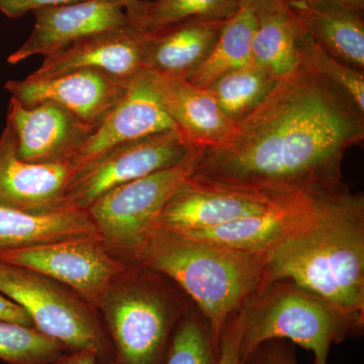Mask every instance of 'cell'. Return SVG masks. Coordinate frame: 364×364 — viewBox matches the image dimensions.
I'll return each mask as SVG.
<instances>
[{"instance_id": "obj_36", "label": "cell", "mask_w": 364, "mask_h": 364, "mask_svg": "<svg viewBox=\"0 0 364 364\" xmlns=\"http://www.w3.org/2000/svg\"><path fill=\"white\" fill-rule=\"evenodd\" d=\"M109 364H119L117 363V361H114V363H109Z\"/></svg>"}, {"instance_id": "obj_27", "label": "cell", "mask_w": 364, "mask_h": 364, "mask_svg": "<svg viewBox=\"0 0 364 364\" xmlns=\"http://www.w3.org/2000/svg\"><path fill=\"white\" fill-rule=\"evenodd\" d=\"M65 351L37 328L0 320V359L7 364H51Z\"/></svg>"}, {"instance_id": "obj_3", "label": "cell", "mask_w": 364, "mask_h": 364, "mask_svg": "<svg viewBox=\"0 0 364 364\" xmlns=\"http://www.w3.org/2000/svg\"><path fill=\"white\" fill-rule=\"evenodd\" d=\"M130 255L136 264L173 282L210 324L215 341L228 318L264 282V257L151 229Z\"/></svg>"}, {"instance_id": "obj_26", "label": "cell", "mask_w": 364, "mask_h": 364, "mask_svg": "<svg viewBox=\"0 0 364 364\" xmlns=\"http://www.w3.org/2000/svg\"><path fill=\"white\" fill-rule=\"evenodd\" d=\"M219 356L210 324L191 305L177 323L164 364H218Z\"/></svg>"}, {"instance_id": "obj_31", "label": "cell", "mask_w": 364, "mask_h": 364, "mask_svg": "<svg viewBox=\"0 0 364 364\" xmlns=\"http://www.w3.org/2000/svg\"><path fill=\"white\" fill-rule=\"evenodd\" d=\"M88 0H0V11L7 18H18L46 6H63Z\"/></svg>"}, {"instance_id": "obj_12", "label": "cell", "mask_w": 364, "mask_h": 364, "mask_svg": "<svg viewBox=\"0 0 364 364\" xmlns=\"http://www.w3.org/2000/svg\"><path fill=\"white\" fill-rule=\"evenodd\" d=\"M75 168L71 163H31L16 154L11 124L0 136V205L33 215L69 210L66 191Z\"/></svg>"}, {"instance_id": "obj_32", "label": "cell", "mask_w": 364, "mask_h": 364, "mask_svg": "<svg viewBox=\"0 0 364 364\" xmlns=\"http://www.w3.org/2000/svg\"><path fill=\"white\" fill-rule=\"evenodd\" d=\"M0 320L33 327L32 318L18 304L0 293Z\"/></svg>"}, {"instance_id": "obj_17", "label": "cell", "mask_w": 364, "mask_h": 364, "mask_svg": "<svg viewBox=\"0 0 364 364\" xmlns=\"http://www.w3.org/2000/svg\"><path fill=\"white\" fill-rule=\"evenodd\" d=\"M144 40L145 33L130 23L95 33L64 51L46 57L40 68L28 77L41 80L81 69H95L131 79L144 71Z\"/></svg>"}, {"instance_id": "obj_7", "label": "cell", "mask_w": 364, "mask_h": 364, "mask_svg": "<svg viewBox=\"0 0 364 364\" xmlns=\"http://www.w3.org/2000/svg\"><path fill=\"white\" fill-rule=\"evenodd\" d=\"M198 150L176 165L127 182L100 196L86 212L109 249L131 254L179 186L195 171Z\"/></svg>"}, {"instance_id": "obj_22", "label": "cell", "mask_w": 364, "mask_h": 364, "mask_svg": "<svg viewBox=\"0 0 364 364\" xmlns=\"http://www.w3.org/2000/svg\"><path fill=\"white\" fill-rule=\"evenodd\" d=\"M257 23V14L253 9L239 6L225 21L207 58L186 78L189 82L207 88L225 74L252 63L251 47Z\"/></svg>"}, {"instance_id": "obj_33", "label": "cell", "mask_w": 364, "mask_h": 364, "mask_svg": "<svg viewBox=\"0 0 364 364\" xmlns=\"http://www.w3.org/2000/svg\"><path fill=\"white\" fill-rule=\"evenodd\" d=\"M51 364H100V358L93 351L69 352L68 354H62Z\"/></svg>"}, {"instance_id": "obj_23", "label": "cell", "mask_w": 364, "mask_h": 364, "mask_svg": "<svg viewBox=\"0 0 364 364\" xmlns=\"http://www.w3.org/2000/svg\"><path fill=\"white\" fill-rule=\"evenodd\" d=\"M257 18L251 47L252 63L279 80L299 65V26L286 2L257 14Z\"/></svg>"}, {"instance_id": "obj_21", "label": "cell", "mask_w": 364, "mask_h": 364, "mask_svg": "<svg viewBox=\"0 0 364 364\" xmlns=\"http://www.w3.org/2000/svg\"><path fill=\"white\" fill-rule=\"evenodd\" d=\"M98 235L85 210L33 215L0 205V252Z\"/></svg>"}, {"instance_id": "obj_28", "label": "cell", "mask_w": 364, "mask_h": 364, "mask_svg": "<svg viewBox=\"0 0 364 364\" xmlns=\"http://www.w3.org/2000/svg\"><path fill=\"white\" fill-rule=\"evenodd\" d=\"M298 49L299 59L336 86L364 112V71L347 65L331 56L301 28Z\"/></svg>"}, {"instance_id": "obj_11", "label": "cell", "mask_w": 364, "mask_h": 364, "mask_svg": "<svg viewBox=\"0 0 364 364\" xmlns=\"http://www.w3.org/2000/svg\"><path fill=\"white\" fill-rule=\"evenodd\" d=\"M336 191H303L293 193L284 196L279 203L260 214L250 215L223 226L176 236L208 242L240 252L264 257L294 232L305 226L317 214L328 196Z\"/></svg>"}, {"instance_id": "obj_1", "label": "cell", "mask_w": 364, "mask_h": 364, "mask_svg": "<svg viewBox=\"0 0 364 364\" xmlns=\"http://www.w3.org/2000/svg\"><path fill=\"white\" fill-rule=\"evenodd\" d=\"M363 139L364 112L299 59L224 142L198 150L193 174L274 196L340 191L345 154Z\"/></svg>"}, {"instance_id": "obj_9", "label": "cell", "mask_w": 364, "mask_h": 364, "mask_svg": "<svg viewBox=\"0 0 364 364\" xmlns=\"http://www.w3.org/2000/svg\"><path fill=\"white\" fill-rule=\"evenodd\" d=\"M193 150L177 130L119 144L75 170L66 191L67 205L86 212L111 189L168 168Z\"/></svg>"}, {"instance_id": "obj_6", "label": "cell", "mask_w": 364, "mask_h": 364, "mask_svg": "<svg viewBox=\"0 0 364 364\" xmlns=\"http://www.w3.org/2000/svg\"><path fill=\"white\" fill-rule=\"evenodd\" d=\"M0 293L21 306L33 327L67 351H93L100 361H117L112 340L93 306L56 280L0 261Z\"/></svg>"}, {"instance_id": "obj_10", "label": "cell", "mask_w": 364, "mask_h": 364, "mask_svg": "<svg viewBox=\"0 0 364 364\" xmlns=\"http://www.w3.org/2000/svg\"><path fill=\"white\" fill-rule=\"evenodd\" d=\"M287 196L191 174L169 198L152 229L181 235L223 226L260 214Z\"/></svg>"}, {"instance_id": "obj_4", "label": "cell", "mask_w": 364, "mask_h": 364, "mask_svg": "<svg viewBox=\"0 0 364 364\" xmlns=\"http://www.w3.org/2000/svg\"><path fill=\"white\" fill-rule=\"evenodd\" d=\"M140 269L124 273L100 309L117 363L164 364L177 323L193 304L181 289L166 286L164 275Z\"/></svg>"}, {"instance_id": "obj_19", "label": "cell", "mask_w": 364, "mask_h": 364, "mask_svg": "<svg viewBox=\"0 0 364 364\" xmlns=\"http://www.w3.org/2000/svg\"><path fill=\"white\" fill-rule=\"evenodd\" d=\"M286 4L299 28L326 52L364 71L363 11L332 1Z\"/></svg>"}, {"instance_id": "obj_30", "label": "cell", "mask_w": 364, "mask_h": 364, "mask_svg": "<svg viewBox=\"0 0 364 364\" xmlns=\"http://www.w3.org/2000/svg\"><path fill=\"white\" fill-rule=\"evenodd\" d=\"M246 364H298L293 345L284 340H269L254 351Z\"/></svg>"}, {"instance_id": "obj_18", "label": "cell", "mask_w": 364, "mask_h": 364, "mask_svg": "<svg viewBox=\"0 0 364 364\" xmlns=\"http://www.w3.org/2000/svg\"><path fill=\"white\" fill-rule=\"evenodd\" d=\"M150 73L163 107L191 149H210L226 140L234 124L205 88L186 78Z\"/></svg>"}, {"instance_id": "obj_29", "label": "cell", "mask_w": 364, "mask_h": 364, "mask_svg": "<svg viewBox=\"0 0 364 364\" xmlns=\"http://www.w3.org/2000/svg\"><path fill=\"white\" fill-rule=\"evenodd\" d=\"M241 332L240 310L228 318L224 326L220 338V356L218 364H244L240 352Z\"/></svg>"}, {"instance_id": "obj_15", "label": "cell", "mask_w": 364, "mask_h": 364, "mask_svg": "<svg viewBox=\"0 0 364 364\" xmlns=\"http://www.w3.org/2000/svg\"><path fill=\"white\" fill-rule=\"evenodd\" d=\"M124 1L88 0L36 9L30 38L7 61L14 65L35 55L46 58L90 36L129 25Z\"/></svg>"}, {"instance_id": "obj_20", "label": "cell", "mask_w": 364, "mask_h": 364, "mask_svg": "<svg viewBox=\"0 0 364 364\" xmlns=\"http://www.w3.org/2000/svg\"><path fill=\"white\" fill-rule=\"evenodd\" d=\"M226 21H188L145 33L144 70L188 78L207 58Z\"/></svg>"}, {"instance_id": "obj_34", "label": "cell", "mask_w": 364, "mask_h": 364, "mask_svg": "<svg viewBox=\"0 0 364 364\" xmlns=\"http://www.w3.org/2000/svg\"><path fill=\"white\" fill-rule=\"evenodd\" d=\"M284 0H238L239 6H246L253 9L256 14L262 13L279 6Z\"/></svg>"}, {"instance_id": "obj_14", "label": "cell", "mask_w": 364, "mask_h": 364, "mask_svg": "<svg viewBox=\"0 0 364 364\" xmlns=\"http://www.w3.org/2000/svg\"><path fill=\"white\" fill-rule=\"evenodd\" d=\"M133 78L122 79L95 69H81L50 79L37 80L28 76L23 80H9L6 88L25 107L55 102L97 128Z\"/></svg>"}, {"instance_id": "obj_35", "label": "cell", "mask_w": 364, "mask_h": 364, "mask_svg": "<svg viewBox=\"0 0 364 364\" xmlns=\"http://www.w3.org/2000/svg\"><path fill=\"white\" fill-rule=\"evenodd\" d=\"M291 1H332L337 2V4H344V6L356 9V11H363L364 9V0H284V2Z\"/></svg>"}, {"instance_id": "obj_8", "label": "cell", "mask_w": 364, "mask_h": 364, "mask_svg": "<svg viewBox=\"0 0 364 364\" xmlns=\"http://www.w3.org/2000/svg\"><path fill=\"white\" fill-rule=\"evenodd\" d=\"M0 261L56 280L98 309L127 272L100 235L2 251Z\"/></svg>"}, {"instance_id": "obj_5", "label": "cell", "mask_w": 364, "mask_h": 364, "mask_svg": "<svg viewBox=\"0 0 364 364\" xmlns=\"http://www.w3.org/2000/svg\"><path fill=\"white\" fill-rule=\"evenodd\" d=\"M241 313L244 364L261 344L277 339L291 340L312 351L315 364H328L333 344L341 343L349 334H359L334 306L289 280L265 287Z\"/></svg>"}, {"instance_id": "obj_24", "label": "cell", "mask_w": 364, "mask_h": 364, "mask_svg": "<svg viewBox=\"0 0 364 364\" xmlns=\"http://www.w3.org/2000/svg\"><path fill=\"white\" fill-rule=\"evenodd\" d=\"M129 23L143 33L195 20H228L238 0H126Z\"/></svg>"}, {"instance_id": "obj_13", "label": "cell", "mask_w": 364, "mask_h": 364, "mask_svg": "<svg viewBox=\"0 0 364 364\" xmlns=\"http://www.w3.org/2000/svg\"><path fill=\"white\" fill-rule=\"evenodd\" d=\"M7 124L16 136V154L31 163H71L97 127L52 102L25 107L11 98Z\"/></svg>"}, {"instance_id": "obj_2", "label": "cell", "mask_w": 364, "mask_h": 364, "mask_svg": "<svg viewBox=\"0 0 364 364\" xmlns=\"http://www.w3.org/2000/svg\"><path fill=\"white\" fill-rule=\"evenodd\" d=\"M289 280L364 324V196L348 188L328 196L305 226L264 256L263 289Z\"/></svg>"}, {"instance_id": "obj_16", "label": "cell", "mask_w": 364, "mask_h": 364, "mask_svg": "<svg viewBox=\"0 0 364 364\" xmlns=\"http://www.w3.org/2000/svg\"><path fill=\"white\" fill-rule=\"evenodd\" d=\"M169 130H176L161 104L150 72L144 70L132 79L114 109L95 129L72 161L77 169L105 151Z\"/></svg>"}, {"instance_id": "obj_25", "label": "cell", "mask_w": 364, "mask_h": 364, "mask_svg": "<svg viewBox=\"0 0 364 364\" xmlns=\"http://www.w3.org/2000/svg\"><path fill=\"white\" fill-rule=\"evenodd\" d=\"M277 81L264 69L251 63L225 74L205 90L223 114L235 124L267 97Z\"/></svg>"}]
</instances>
